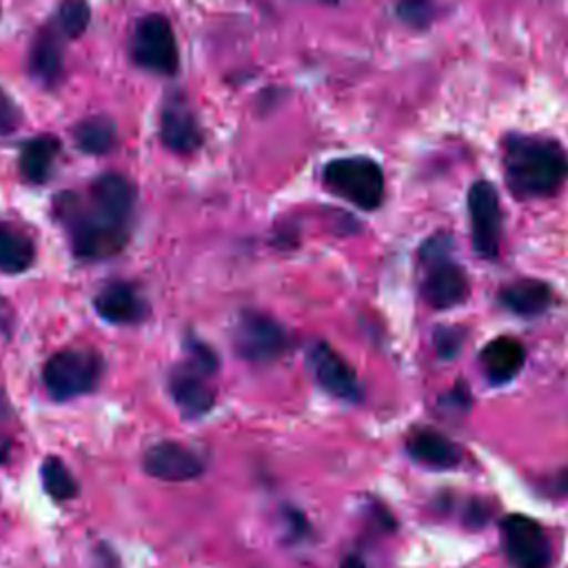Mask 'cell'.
<instances>
[{
    "mask_svg": "<svg viewBox=\"0 0 568 568\" xmlns=\"http://www.w3.org/2000/svg\"><path fill=\"white\" fill-rule=\"evenodd\" d=\"M501 162L506 186L519 200L555 195L568 180V153L548 135H506Z\"/></svg>",
    "mask_w": 568,
    "mask_h": 568,
    "instance_id": "7a4b0ae2",
    "label": "cell"
},
{
    "mask_svg": "<svg viewBox=\"0 0 568 568\" xmlns=\"http://www.w3.org/2000/svg\"><path fill=\"white\" fill-rule=\"evenodd\" d=\"M499 304L521 317H537L552 304V291L535 277L515 280L499 291Z\"/></svg>",
    "mask_w": 568,
    "mask_h": 568,
    "instance_id": "ac0fdd59",
    "label": "cell"
},
{
    "mask_svg": "<svg viewBox=\"0 0 568 568\" xmlns=\"http://www.w3.org/2000/svg\"><path fill=\"white\" fill-rule=\"evenodd\" d=\"M501 546L515 568H548L552 548L544 528L526 515H506L499 524Z\"/></svg>",
    "mask_w": 568,
    "mask_h": 568,
    "instance_id": "ba28073f",
    "label": "cell"
},
{
    "mask_svg": "<svg viewBox=\"0 0 568 568\" xmlns=\"http://www.w3.org/2000/svg\"><path fill=\"white\" fill-rule=\"evenodd\" d=\"M308 368L317 384L344 402H359L362 386L351 364L326 342H315L306 353Z\"/></svg>",
    "mask_w": 568,
    "mask_h": 568,
    "instance_id": "30bf717a",
    "label": "cell"
},
{
    "mask_svg": "<svg viewBox=\"0 0 568 568\" xmlns=\"http://www.w3.org/2000/svg\"><path fill=\"white\" fill-rule=\"evenodd\" d=\"M324 2H326V0H324Z\"/></svg>",
    "mask_w": 568,
    "mask_h": 568,
    "instance_id": "1f68e13d",
    "label": "cell"
},
{
    "mask_svg": "<svg viewBox=\"0 0 568 568\" xmlns=\"http://www.w3.org/2000/svg\"><path fill=\"white\" fill-rule=\"evenodd\" d=\"M406 450L415 462L437 468V470L455 468L462 462L459 446L453 439H448L446 435L430 430V428L413 430L406 439Z\"/></svg>",
    "mask_w": 568,
    "mask_h": 568,
    "instance_id": "e0dca14e",
    "label": "cell"
},
{
    "mask_svg": "<svg viewBox=\"0 0 568 568\" xmlns=\"http://www.w3.org/2000/svg\"><path fill=\"white\" fill-rule=\"evenodd\" d=\"M131 55L146 71L173 75L180 67V51L171 22L160 13L140 18L131 38Z\"/></svg>",
    "mask_w": 568,
    "mask_h": 568,
    "instance_id": "8992f818",
    "label": "cell"
},
{
    "mask_svg": "<svg viewBox=\"0 0 568 568\" xmlns=\"http://www.w3.org/2000/svg\"><path fill=\"white\" fill-rule=\"evenodd\" d=\"M552 484H555V493L568 495V470H561V473L552 479Z\"/></svg>",
    "mask_w": 568,
    "mask_h": 568,
    "instance_id": "f1b7e54d",
    "label": "cell"
},
{
    "mask_svg": "<svg viewBox=\"0 0 568 568\" xmlns=\"http://www.w3.org/2000/svg\"><path fill=\"white\" fill-rule=\"evenodd\" d=\"M13 322H16V317H13V308H11V306H9V302L0 295V333H2L4 337H11Z\"/></svg>",
    "mask_w": 568,
    "mask_h": 568,
    "instance_id": "4316f807",
    "label": "cell"
},
{
    "mask_svg": "<svg viewBox=\"0 0 568 568\" xmlns=\"http://www.w3.org/2000/svg\"><path fill=\"white\" fill-rule=\"evenodd\" d=\"M40 475H42L44 490L53 499L64 501V499H73L78 495V481L73 479L71 470L64 466V462L60 457H47L42 462Z\"/></svg>",
    "mask_w": 568,
    "mask_h": 568,
    "instance_id": "7402d4cb",
    "label": "cell"
},
{
    "mask_svg": "<svg viewBox=\"0 0 568 568\" xmlns=\"http://www.w3.org/2000/svg\"><path fill=\"white\" fill-rule=\"evenodd\" d=\"M524 362H526V351L521 342L510 335H499L490 339L479 353L481 371L493 384L510 382L521 371Z\"/></svg>",
    "mask_w": 568,
    "mask_h": 568,
    "instance_id": "2e32d148",
    "label": "cell"
},
{
    "mask_svg": "<svg viewBox=\"0 0 568 568\" xmlns=\"http://www.w3.org/2000/svg\"><path fill=\"white\" fill-rule=\"evenodd\" d=\"M395 13L408 27L424 29L435 18V4H433V0H399L395 4Z\"/></svg>",
    "mask_w": 568,
    "mask_h": 568,
    "instance_id": "cb8c5ba5",
    "label": "cell"
},
{
    "mask_svg": "<svg viewBox=\"0 0 568 568\" xmlns=\"http://www.w3.org/2000/svg\"><path fill=\"white\" fill-rule=\"evenodd\" d=\"M453 237L448 233L430 235L419 248L422 297L433 308H453L468 297V275L453 257Z\"/></svg>",
    "mask_w": 568,
    "mask_h": 568,
    "instance_id": "3957f363",
    "label": "cell"
},
{
    "mask_svg": "<svg viewBox=\"0 0 568 568\" xmlns=\"http://www.w3.org/2000/svg\"><path fill=\"white\" fill-rule=\"evenodd\" d=\"M55 220L64 226L78 260L98 262L118 255L131 235L133 215H124L95 195L60 193L53 200Z\"/></svg>",
    "mask_w": 568,
    "mask_h": 568,
    "instance_id": "6da1fadb",
    "label": "cell"
},
{
    "mask_svg": "<svg viewBox=\"0 0 568 568\" xmlns=\"http://www.w3.org/2000/svg\"><path fill=\"white\" fill-rule=\"evenodd\" d=\"M288 344L286 331L260 311H242L233 326V348L242 359L264 364L277 359Z\"/></svg>",
    "mask_w": 568,
    "mask_h": 568,
    "instance_id": "52a82bcc",
    "label": "cell"
},
{
    "mask_svg": "<svg viewBox=\"0 0 568 568\" xmlns=\"http://www.w3.org/2000/svg\"><path fill=\"white\" fill-rule=\"evenodd\" d=\"M102 373L104 359L98 351L62 348L47 359L42 368V382L55 402H67L95 390Z\"/></svg>",
    "mask_w": 568,
    "mask_h": 568,
    "instance_id": "5b68a950",
    "label": "cell"
},
{
    "mask_svg": "<svg viewBox=\"0 0 568 568\" xmlns=\"http://www.w3.org/2000/svg\"><path fill=\"white\" fill-rule=\"evenodd\" d=\"M22 122L20 106L4 93L0 91V138L11 135Z\"/></svg>",
    "mask_w": 568,
    "mask_h": 568,
    "instance_id": "484cf974",
    "label": "cell"
},
{
    "mask_svg": "<svg viewBox=\"0 0 568 568\" xmlns=\"http://www.w3.org/2000/svg\"><path fill=\"white\" fill-rule=\"evenodd\" d=\"M466 204L470 217L473 248L484 260H495L499 255L501 242V206L497 189L486 180H477L468 189Z\"/></svg>",
    "mask_w": 568,
    "mask_h": 568,
    "instance_id": "9c48e42d",
    "label": "cell"
},
{
    "mask_svg": "<svg viewBox=\"0 0 568 568\" xmlns=\"http://www.w3.org/2000/svg\"><path fill=\"white\" fill-rule=\"evenodd\" d=\"M11 417V404L7 399V393L0 388V424Z\"/></svg>",
    "mask_w": 568,
    "mask_h": 568,
    "instance_id": "f546056e",
    "label": "cell"
},
{
    "mask_svg": "<svg viewBox=\"0 0 568 568\" xmlns=\"http://www.w3.org/2000/svg\"><path fill=\"white\" fill-rule=\"evenodd\" d=\"M322 182L326 191L364 211H375L384 200V171L366 155H346L326 162Z\"/></svg>",
    "mask_w": 568,
    "mask_h": 568,
    "instance_id": "277c9868",
    "label": "cell"
},
{
    "mask_svg": "<svg viewBox=\"0 0 568 568\" xmlns=\"http://www.w3.org/2000/svg\"><path fill=\"white\" fill-rule=\"evenodd\" d=\"M209 373L191 364L189 359L175 366L169 375V390L180 408V413L189 419L204 417L215 404V390L206 382Z\"/></svg>",
    "mask_w": 568,
    "mask_h": 568,
    "instance_id": "4fadbf2b",
    "label": "cell"
},
{
    "mask_svg": "<svg viewBox=\"0 0 568 568\" xmlns=\"http://www.w3.org/2000/svg\"><path fill=\"white\" fill-rule=\"evenodd\" d=\"M93 306L98 315L111 324H138L149 313V306L140 291L131 282L122 280L104 284L98 291Z\"/></svg>",
    "mask_w": 568,
    "mask_h": 568,
    "instance_id": "5bb4252c",
    "label": "cell"
},
{
    "mask_svg": "<svg viewBox=\"0 0 568 568\" xmlns=\"http://www.w3.org/2000/svg\"><path fill=\"white\" fill-rule=\"evenodd\" d=\"M58 24H44L38 29L31 51H29V71L33 80L53 89L62 80L64 69V47Z\"/></svg>",
    "mask_w": 568,
    "mask_h": 568,
    "instance_id": "9a60e30c",
    "label": "cell"
},
{
    "mask_svg": "<svg viewBox=\"0 0 568 568\" xmlns=\"http://www.w3.org/2000/svg\"><path fill=\"white\" fill-rule=\"evenodd\" d=\"M468 517H466V521L470 524V526H481L484 521H486V517H488V510H486V506L481 504V501H470V506H468V513H466Z\"/></svg>",
    "mask_w": 568,
    "mask_h": 568,
    "instance_id": "83f0119b",
    "label": "cell"
},
{
    "mask_svg": "<svg viewBox=\"0 0 568 568\" xmlns=\"http://www.w3.org/2000/svg\"><path fill=\"white\" fill-rule=\"evenodd\" d=\"M339 568H366V564L357 555H348V557H344Z\"/></svg>",
    "mask_w": 568,
    "mask_h": 568,
    "instance_id": "4dcf8cb0",
    "label": "cell"
},
{
    "mask_svg": "<svg viewBox=\"0 0 568 568\" xmlns=\"http://www.w3.org/2000/svg\"><path fill=\"white\" fill-rule=\"evenodd\" d=\"M142 466L164 481H189L204 473L202 457L180 442H158L144 450Z\"/></svg>",
    "mask_w": 568,
    "mask_h": 568,
    "instance_id": "7c38bea8",
    "label": "cell"
},
{
    "mask_svg": "<svg viewBox=\"0 0 568 568\" xmlns=\"http://www.w3.org/2000/svg\"><path fill=\"white\" fill-rule=\"evenodd\" d=\"M462 342H464V331L459 326H439L435 331V351L444 359L455 357L462 348Z\"/></svg>",
    "mask_w": 568,
    "mask_h": 568,
    "instance_id": "d4e9b609",
    "label": "cell"
},
{
    "mask_svg": "<svg viewBox=\"0 0 568 568\" xmlns=\"http://www.w3.org/2000/svg\"><path fill=\"white\" fill-rule=\"evenodd\" d=\"M36 260V244L22 229L0 220V271L18 275Z\"/></svg>",
    "mask_w": 568,
    "mask_h": 568,
    "instance_id": "ffe728a7",
    "label": "cell"
},
{
    "mask_svg": "<svg viewBox=\"0 0 568 568\" xmlns=\"http://www.w3.org/2000/svg\"><path fill=\"white\" fill-rule=\"evenodd\" d=\"M60 153V142L53 135H38L22 144L20 149V173L31 184H42L49 180L55 158Z\"/></svg>",
    "mask_w": 568,
    "mask_h": 568,
    "instance_id": "d6986e66",
    "label": "cell"
},
{
    "mask_svg": "<svg viewBox=\"0 0 568 568\" xmlns=\"http://www.w3.org/2000/svg\"><path fill=\"white\" fill-rule=\"evenodd\" d=\"M160 140L173 153H193L202 144L200 120L182 93H171L160 111Z\"/></svg>",
    "mask_w": 568,
    "mask_h": 568,
    "instance_id": "8fae6325",
    "label": "cell"
},
{
    "mask_svg": "<svg viewBox=\"0 0 568 568\" xmlns=\"http://www.w3.org/2000/svg\"><path fill=\"white\" fill-rule=\"evenodd\" d=\"M91 20L87 0H62L58 7V29L67 38H80Z\"/></svg>",
    "mask_w": 568,
    "mask_h": 568,
    "instance_id": "603a6c76",
    "label": "cell"
},
{
    "mask_svg": "<svg viewBox=\"0 0 568 568\" xmlns=\"http://www.w3.org/2000/svg\"><path fill=\"white\" fill-rule=\"evenodd\" d=\"M73 140L82 153L104 155L115 149L118 129H115V122L104 113L89 115L75 124Z\"/></svg>",
    "mask_w": 568,
    "mask_h": 568,
    "instance_id": "44dd1931",
    "label": "cell"
}]
</instances>
